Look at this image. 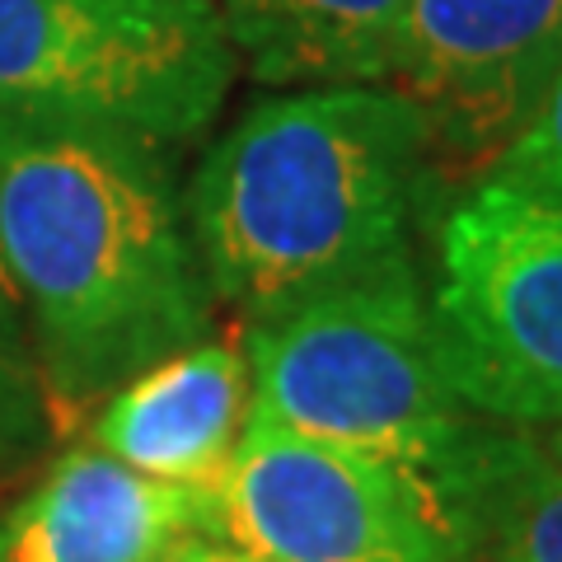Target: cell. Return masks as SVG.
I'll return each instance as SVG.
<instances>
[{
	"mask_svg": "<svg viewBox=\"0 0 562 562\" xmlns=\"http://www.w3.org/2000/svg\"><path fill=\"white\" fill-rule=\"evenodd\" d=\"M0 262L61 408L211 338L173 150L103 122L0 103Z\"/></svg>",
	"mask_w": 562,
	"mask_h": 562,
	"instance_id": "obj_1",
	"label": "cell"
},
{
	"mask_svg": "<svg viewBox=\"0 0 562 562\" xmlns=\"http://www.w3.org/2000/svg\"><path fill=\"white\" fill-rule=\"evenodd\" d=\"M441 173L427 122L390 85L258 99L211 140L188 188L216 305L249 328L417 254Z\"/></svg>",
	"mask_w": 562,
	"mask_h": 562,
	"instance_id": "obj_2",
	"label": "cell"
},
{
	"mask_svg": "<svg viewBox=\"0 0 562 562\" xmlns=\"http://www.w3.org/2000/svg\"><path fill=\"white\" fill-rule=\"evenodd\" d=\"M244 338L254 375L249 422L408 473L479 539L487 473L506 427L450 390L417 254L249 324Z\"/></svg>",
	"mask_w": 562,
	"mask_h": 562,
	"instance_id": "obj_3",
	"label": "cell"
},
{
	"mask_svg": "<svg viewBox=\"0 0 562 562\" xmlns=\"http://www.w3.org/2000/svg\"><path fill=\"white\" fill-rule=\"evenodd\" d=\"M216 0H0V103L90 117L179 150L231 99Z\"/></svg>",
	"mask_w": 562,
	"mask_h": 562,
	"instance_id": "obj_4",
	"label": "cell"
},
{
	"mask_svg": "<svg viewBox=\"0 0 562 562\" xmlns=\"http://www.w3.org/2000/svg\"><path fill=\"white\" fill-rule=\"evenodd\" d=\"M436 357L479 417L562 422V202L473 179L436 221L427 277Z\"/></svg>",
	"mask_w": 562,
	"mask_h": 562,
	"instance_id": "obj_5",
	"label": "cell"
},
{
	"mask_svg": "<svg viewBox=\"0 0 562 562\" xmlns=\"http://www.w3.org/2000/svg\"><path fill=\"white\" fill-rule=\"evenodd\" d=\"M244 562H473L479 539L380 460L249 422L206 497V530Z\"/></svg>",
	"mask_w": 562,
	"mask_h": 562,
	"instance_id": "obj_6",
	"label": "cell"
},
{
	"mask_svg": "<svg viewBox=\"0 0 562 562\" xmlns=\"http://www.w3.org/2000/svg\"><path fill=\"white\" fill-rule=\"evenodd\" d=\"M562 76V0H408L390 90L422 113L441 169L497 160Z\"/></svg>",
	"mask_w": 562,
	"mask_h": 562,
	"instance_id": "obj_7",
	"label": "cell"
},
{
	"mask_svg": "<svg viewBox=\"0 0 562 562\" xmlns=\"http://www.w3.org/2000/svg\"><path fill=\"white\" fill-rule=\"evenodd\" d=\"M249 394L244 347L202 338L117 384L94 417L90 446L136 473L211 497L249 427Z\"/></svg>",
	"mask_w": 562,
	"mask_h": 562,
	"instance_id": "obj_8",
	"label": "cell"
},
{
	"mask_svg": "<svg viewBox=\"0 0 562 562\" xmlns=\"http://www.w3.org/2000/svg\"><path fill=\"white\" fill-rule=\"evenodd\" d=\"M206 530V497L160 483L99 446L66 450L0 530V562H165Z\"/></svg>",
	"mask_w": 562,
	"mask_h": 562,
	"instance_id": "obj_9",
	"label": "cell"
},
{
	"mask_svg": "<svg viewBox=\"0 0 562 562\" xmlns=\"http://www.w3.org/2000/svg\"><path fill=\"white\" fill-rule=\"evenodd\" d=\"M239 70L268 90L384 85L408 0H216Z\"/></svg>",
	"mask_w": 562,
	"mask_h": 562,
	"instance_id": "obj_10",
	"label": "cell"
},
{
	"mask_svg": "<svg viewBox=\"0 0 562 562\" xmlns=\"http://www.w3.org/2000/svg\"><path fill=\"white\" fill-rule=\"evenodd\" d=\"M473 562H562V469L530 431L502 436Z\"/></svg>",
	"mask_w": 562,
	"mask_h": 562,
	"instance_id": "obj_11",
	"label": "cell"
},
{
	"mask_svg": "<svg viewBox=\"0 0 562 562\" xmlns=\"http://www.w3.org/2000/svg\"><path fill=\"white\" fill-rule=\"evenodd\" d=\"M479 179L562 202V76L553 80V90L543 94L535 117L506 140V150L479 173Z\"/></svg>",
	"mask_w": 562,
	"mask_h": 562,
	"instance_id": "obj_12",
	"label": "cell"
},
{
	"mask_svg": "<svg viewBox=\"0 0 562 562\" xmlns=\"http://www.w3.org/2000/svg\"><path fill=\"white\" fill-rule=\"evenodd\" d=\"M38 390L29 380V366L0 361V464L14 460L38 436Z\"/></svg>",
	"mask_w": 562,
	"mask_h": 562,
	"instance_id": "obj_13",
	"label": "cell"
},
{
	"mask_svg": "<svg viewBox=\"0 0 562 562\" xmlns=\"http://www.w3.org/2000/svg\"><path fill=\"white\" fill-rule=\"evenodd\" d=\"M0 361L5 366H29L24 314H20V295H14V286H10L5 262H0Z\"/></svg>",
	"mask_w": 562,
	"mask_h": 562,
	"instance_id": "obj_14",
	"label": "cell"
},
{
	"mask_svg": "<svg viewBox=\"0 0 562 562\" xmlns=\"http://www.w3.org/2000/svg\"><path fill=\"white\" fill-rule=\"evenodd\" d=\"M165 562H244V558L231 553L221 539H211V535H188L165 553Z\"/></svg>",
	"mask_w": 562,
	"mask_h": 562,
	"instance_id": "obj_15",
	"label": "cell"
},
{
	"mask_svg": "<svg viewBox=\"0 0 562 562\" xmlns=\"http://www.w3.org/2000/svg\"><path fill=\"white\" fill-rule=\"evenodd\" d=\"M539 446H543V454H549V460L562 469V422H558V427H543Z\"/></svg>",
	"mask_w": 562,
	"mask_h": 562,
	"instance_id": "obj_16",
	"label": "cell"
}]
</instances>
